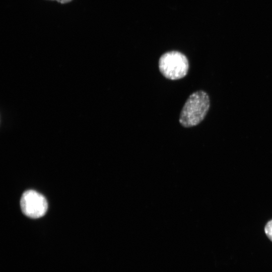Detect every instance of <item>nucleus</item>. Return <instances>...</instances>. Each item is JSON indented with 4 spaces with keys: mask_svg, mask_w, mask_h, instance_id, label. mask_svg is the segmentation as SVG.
<instances>
[{
    "mask_svg": "<svg viewBox=\"0 0 272 272\" xmlns=\"http://www.w3.org/2000/svg\"><path fill=\"white\" fill-rule=\"evenodd\" d=\"M210 99L203 90L192 93L186 100L181 111L179 122L184 127H191L201 123L210 107Z\"/></svg>",
    "mask_w": 272,
    "mask_h": 272,
    "instance_id": "f257e3e1",
    "label": "nucleus"
},
{
    "mask_svg": "<svg viewBox=\"0 0 272 272\" xmlns=\"http://www.w3.org/2000/svg\"><path fill=\"white\" fill-rule=\"evenodd\" d=\"M159 69L161 74L170 80L181 79L186 76L189 62L186 56L177 51L164 53L160 57Z\"/></svg>",
    "mask_w": 272,
    "mask_h": 272,
    "instance_id": "f03ea898",
    "label": "nucleus"
},
{
    "mask_svg": "<svg viewBox=\"0 0 272 272\" xmlns=\"http://www.w3.org/2000/svg\"><path fill=\"white\" fill-rule=\"evenodd\" d=\"M20 206L23 214L31 218L42 217L48 208L44 196L33 190H27L23 193Z\"/></svg>",
    "mask_w": 272,
    "mask_h": 272,
    "instance_id": "7ed1b4c3",
    "label": "nucleus"
},
{
    "mask_svg": "<svg viewBox=\"0 0 272 272\" xmlns=\"http://www.w3.org/2000/svg\"><path fill=\"white\" fill-rule=\"evenodd\" d=\"M264 232L267 237L272 241V220L266 224Z\"/></svg>",
    "mask_w": 272,
    "mask_h": 272,
    "instance_id": "20e7f679",
    "label": "nucleus"
},
{
    "mask_svg": "<svg viewBox=\"0 0 272 272\" xmlns=\"http://www.w3.org/2000/svg\"><path fill=\"white\" fill-rule=\"evenodd\" d=\"M51 1H56L57 2L60 3L61 4H65V3H68L71 2L72 0H51Z\"/></svg>",
    "mask_w": 272,
    "mask_h": 272,
    "instance_id": "39448f33",
    "label": "nucleus"
}]
</instances>
